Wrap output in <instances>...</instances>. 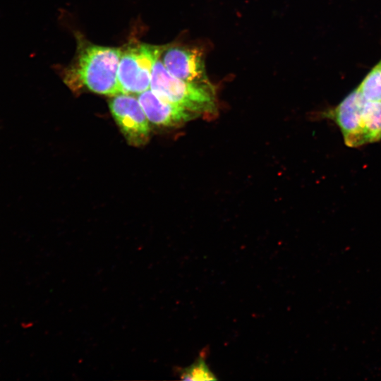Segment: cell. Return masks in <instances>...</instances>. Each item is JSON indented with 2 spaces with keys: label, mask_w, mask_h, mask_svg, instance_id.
<instances>
[{
  "label": "cell",
  "mask_w": 381,
  "mask_h": 381,
  "mask_svg": "<svg viewBox=\"0 0 381 381\" xmlns=\"http://www.w3.org/2000/svg\"><path fill=\"white\" fill-rule=\"evenodd\" d=\"M364 144L381 139V102L366 99L361 115Z\"/></svg>",
  "instance_id": "cell-8"
},
{
  "label": "cell",
  "mask_w": 381,
  "mask_h": 381,
  "mask_svg": "<svg viewBox=\"0 0 381 381\" xmlns=\"http://www.w3.org/2000/svg\"><path fill=\"white\" fill-rule=\"evenodd\" d=\"M110 111L128 142L135 146L145 144L150 135L149 120L138 99L127 95L114 96Z\"/></svg>",
  "instance_id": "cell-5"
},
{
  "label": "cell",
  "mask_w": 381,
  "mask_h": 381,
  "mask_svg": "<svg viewBox=\"0 0 381 381\" xmlns=\"http://www.w3.org/2000/svg\"><path fill=\"white\" fill-rule=\"evenodd\" d=\"M366 99L356 88L350 92L327 116L332 119L340 128L344 142L349 147L363 145L361 126L362 110Z\"/></svg>",
  "instance_id": "cell-6"
},
{
  "label": "cell",
  "mask_w": 381,
  "mask_h": 381,
  "mask_svg": "<svg viewBox=\"0 0 381 381\" xmlns=\"http://www.w3.org/2000/svg\"><path fill=\"white\" fill-rule=\"evenodd\" d=\"M150 90L159 97L200 116L217 113L215 93L171 74L157 60L152 70Z\"/></svg>",
  "instance_id": "cell-2"
},
{
  "label": "cell",
  "mask_w": 381,
  "mask_h": 381,
  "mask_svg": "<svg viewBox=\"0 0 381 381\" xmlns=\"http://www.w3.org/2000/svg\"><path fill=\"white\" fill-rule=\"evenodd\" d=\"M184 380H216L215 375L210 370L205 362V358L201 355L190 366L181 370L180 374Z\"/></svg>",
  "instance_id": "cell-10"
},
{
  "label": "cell",
  "mask_w": 381,
  "mask_h": 381,
  "mask_svg": "<svg viewBox=\"0 0 381 381\" xmlns=\"http://www.w3.org/2000/svg\"><path fill=\"white\" fill-rule=\"evenodd\" d=\"M138 99L148 120L158 126H179L199 116L194 112L159 97L150 89L140 93Z\"/></svg>",
  "instance_id": "cell-7"
},
{
  "label": "cell",
  "mask_w": 381,
  "mask_h": 381,
  "mask_svg": "<svg viewBox=\"0 0 381 381\" xmlns=\"http://www.w3.org/2000/svg\"><path fill=\"white\" fill-rule=\"evenodd\" d=\"M121 49L89 44L80 48L65 80L72 87H86L104 95L123 94L118 78Z\"/></svg>",
  "instance_id": "cell-1"
},
{
  "label": "cell",
  "mask_w": 381,
  "mask_h": 381,
  "mask_svg": "<svg viewBox=\"0 0 381 381\" xmlns=\"http://www.w3.org/2000/svg\"><path fill=\"white\" fill-rule=\"evenodd\" d=\"M356 88L365 99L381 102V59L368 72Z\"/></svg>",
  "instance_id": "cell-9"
},
{
  "label": "cell",
  "mask_w": 381,
  "mask_h": 381,
  "mask_svg": "<svg viewBox=\"0 0 381 381\" xmlns=\"http://www.w3.org/2000/svg\"><path fill=\"white\" fill-rule=\"evenodd\" d=\"M163 49L140 43L121 51L118 78L123 94L140 95L150 88L152 70Z\"/></svg>",
  "instance_id": "cell-3"
},
{
  "label": "cell",
  "mask_w": 381,
  "mask_h": 381,
  "mask_svg": "<svg viewBox=\"0 0 381 381\" xmlns=\"http://www.w3.org/2000/svg\"><path fill=\"white\" fill-rule=\"evenodd\" d=\"M163 65L175 77L215 93L205 69L203 53L198 48L171 45L164 48Z\"/></svg>",
  "instance_id": "cell-4"
}]
</instances>
